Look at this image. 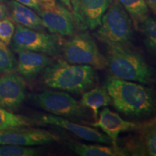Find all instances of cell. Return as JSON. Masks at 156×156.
I'll list each match as a JSON object with an SVG mask.
<instances>
[{"mask_svg":"<svg viewBox=\"0 0 156 156\" xmlns=\"http://www.w3.org/2000/svg\"><path fill=\"white\" fill-rule=\"evenodd\" d=\"M104 87L110 95L113 106L122 114L145 116L155 109V93L145 85L112 76L107 78Z\"/></svg>","mask_w":156,"mask_h":156,"instance_id":"6da1fadb","label":"cell"},{"mask_svg":"<svg viewBox=\"0 0 156 156\" xmlns=\"http://www.w3.org/2000/svg\"><path fill=\"white\" fill-rule=\"evenodd\" d=\"M97 80L95 69L86 64H75L65 60L51 62L43 70L42 81L51 88L83 93L92 88Z\"/></svg>","mask_w":156,"mask_h":156,"instance_id":"7a4b0ae2","label":"cell"},{"mask_svg":"<svg viewBox=\"0 0 156 156\" xmlns=\"http://www.w3.org/2000/svg\"><path fill=\"white\" fill-rule=\"evenodd\" d=\"M107 67L113 77L146 85L151 83L153 70L142 54L128 46L108 47Z\"/></svg>","mask_w":156,"mask_h":156,"instance_id":"3957f363","label":"cell"},{"mask_svg":"<svg viewBox=\"0 0 156 156\" xmlns=\"http://www.w3.org/2000/svg\"><path fill=\"white\" fill-rule=\"evenodd\" d=\"M133 23L118 0H113L101 18L95 36L109 46H128L133 37Z\"/></svg>","mask_w":156,"mask_h":156,"instance_id":"277c9868","label":"cell"},{"mask_svg":"<svg viewBox=\"0 0 156 156\" xmlns=\"http://www.w3.org/2000/svg\"><path fill=\"white\" fill-rule=\"evenodd\" d=\"M65 61L75 64H86L95 69L107 67V58L101 53L94 38L86 30L76 34L62 46Z\"/></svg>","mask_w":156,"mask_h":156,"instance_id":"5b68a950","label":"cell"},{"mask_svg":"<svg viewBox=\"0 0 156 156\" xmlns=\"http://www.w3.org/2000/svg\"><path fill=\"white\" fill-rule=\"evenodd\" d=\"M11 47L14 51H30L50 56H57L62 51L61 40L57 35L48 34L17 25Z\"/></svg>","mask_w":156,"mask_h":156,"instance_id":"8992f818","label":"cell"},{"mask_svg":"<svg viewBox=\"0 0 156 156\" xmlns=\"http://www.w3.org/2000/svg\"><path fill=\"white\" fill-rule=\"evenodd\" d=\"M29 98L41 108L55 116L68 118L86 116L85 107L64 91L45 90L30 94Z\"/></svg>","mask_w":156,"mask_h":156,"instance_id":"52a82bcc","label":"cell"},{"mask_svg":"<svg viewBox=\"0 0 156 156\" xmlns=\"http://www.w3.org/2000/svg\"><path fill=\"white\" fill-rule=\"evenodd\" d=\"M38 14L45 28L54 34L72 36L75 34L76 24L73 13L67 7L55 1L39 4Z\"/></svg>","mask_w":156,"mask_h":156,"instance_id":"ba28073f","label":"cell"},{"mask_svg":"<svg viewBox=\"0 0 156 156\" xmlns=\"http://www.w3.org/2000/svg\"><path fill=\"white\" fill-rule=\"evenodd\" d=\"M113 0H71L76 27L80 30H93L101 24V18Z\"/></svg>","mask_w":156,"mask_h":156,"instance_id":"9c48e42d","label":"cell"},{"mask_svg":"<svg viewBox=\"0 0 156 156\" xmlns=\"http://www.w3.org/2000/svg\"><path fill=\"white\" fill-rule=\"evenodd\" d=\"M57 135L41 129L17 127L0 131V145H15L31 147L57 142Z\"/></svg>","mask_w":156,"mask_h":156,"instance_id":"30bf717a","label":"cell"},{"mask_svg":"<svg viewBox=\"0 0 156 156\" xmlns=\"http://www.w3.org/2000/svg\"><path fill=\"white\" fill-rule=\"evenodd\" d=\"M26 83L19 74L13 72L3 73L0 77V107L16 109L25 101Z\"/></svg>","mask_w":156,"mask_h":156,"instance_id":"8fae6325","label":"cell"},{"mask_svg":"<svg viewBox=\"0 0 156 156\" xmlns=\"http://www.w3.org/2000/svg\"><path fill=\"white\" fill-rule=\"evenodd\" d=\"M38 121L43 124H49L64 129L75 134L82 140L97 143L112 145L109 137L106 134L101 133L95 129L85 125L77 124L71 121L62 118V116H55L53 114L41 115L38 117Z\"/></svg>","mask_w":156,"mask_h":156,"instance_id":"7c38bea8","label":"cell"},{"mask_svg":"<svg viewBox=\"0 0 156 156\" xmlns=\"http://www.w3.org/2000/svg\"><path fill=\"white\" fill-rule=\"evenodd\" d=\"M99 118L92 123L91 126L100 128L108 136L112 145L116 147L118 137L120 133L131 131L138 128L135 123L124 120L119 114L112 112L108 108L105 107L99 113Z\"/></svg>","mask_w":156,"mask_h":156,"instance_id":"4fadbf2b","label":"cell"},{"mask_svg":"<svg viewBox=\"0 0 156 156\" xmlns=\"http://www.w3.org/2000/svg\"><path fill=\"white\" fill-rule=\"evenodd\" d=\"M18 53L17 61V72L25 80L30 81L34 80L41 72L52 62L49 56L30 51H21Z\"/></svg>","mask_w":156,"mask_h":156,"instance_id":"5bb4252c","label":"cell"},{"mask_svg":"<svg viewBox=\"0 0 156 156\" xmlns=\"http://www.w3.org/2000/svg\"><path fill=\"white\" fill-rule=\"evenodd\" d=\"M9 6L11 8V17L17 24L33 30L40 31L44 30L45 27L41 17L30 7L17 1L10 2Z\"/></svg>","mask_w":156,"mask_h":156,"instance_id":"9a60e30c","label":"cell"},{"mask_svg":"<svg viewBox=\"0 0 156 156\" xmlns=\"http://www.w3.org/2000/svg\"><path fill=\"white\" fill-rule=\"evenodd\" d=\"M69 147L80 156H125L129 155V151L118 146H106L101 145L72 142Z\"/></svg>","mask_w":156,"mask_h":156,"instance_id":"2e32d148","label":"cell"},{"mask_svg":"<svg viewBox=\"0 0 156 156\" xmlns=\"http://www.w3.org/2000/svg\"><path fill=\"white\" fill-rule=\"evenodd\" d=\"M80 103L85 108H90L93 113L95 121L98 118L99 109L112 103V99L105 87H95L83 93Z\"/></svg>","mask_w":156,"mask_h":156,"instance_id":"e0dca14e","label":"cell"},{"mask_svg":"<svg viewBox=\"0 0 156 156\" xmlns=\"http://www.w3.org/2000/svg\"><path fill=\"white\" fill-rule=\"evenodd\" d=\"M131 17L136 30L149 16V8L145 0H118Z\"/></svg>","mask_w":156,"mask_h":156,"instance_id":"ac0fdd59","label":"cell"},{"mask_svg":"<svg viewBox=\"0 0 156 156\" xmlns=\"http://www.w3.org/2000/svg\"><path fill=\"white\" fill-rule=\"evenodd\" d=\"M34 124V121L28 117L13 114L0 107V131L17 127H26Z\"/></svg>","mask_w":156,"mask_h":156,"instance_id":"d6986e66","label":"cell"},{"mask_svg":"<svg viewBox=\"0 0 156 156\" xmlns=\"http://www.w3.org/2000/svg\"><path fill=\"white\" fill-rule=\"evenodd\" d=\"M139 28L144 37V43L147 48L156 54V19L148 16L140 25Z\"/></svg>","mask_w":156,"mask_h":156,"instance_id":"ffe728a7","label":"cell"},{"mask_svg":"<svg viewBox=\"0 0 156 156\" xmlns=\"http://www.w3.org/2000/svg\"><path fill=\"white\" fill-rule=\"evenodd\" d=\"M16 65L17 61L14 54L7 45L0 41V73L13 72Z\"/></svg>","mask_w":156,"mask_h":156,"instance_id":"44dd1931","label":"cell"},{"mask_svg":"<svg viewBox=\"0 0 156 156\" xmlns=\"http://www.w3.org/2000/svg\"><path fill=\"white\" fill-rule=\"evenodd\" d=\"M39 150L25 146L15 145H0V156H34L39 153Z\"/></svg>","mask_w":156,"mask_h":156,"instance_id":"7402d4cb","label":"cell"},{"mask_svg":"<svg viewBox=\"0 0 156 156\" xmlns=\"http://www.w3.org/2000/svg\"><path fill=\"white\" fill-rule=\"evenodd\" d=\"M145 130V145L147 154L156 156V122L150 121L143 125Z\"/></svg>","mask_w":156,"mask_h":156,"instance_id":"603a6c76","label":"cell"},{"mask_svg":"<svg viewBox=\"0 0 156 156\" xmlns=\"http://www.w3.org/2000/svg\"><path fill=\"white\" fill-rule=\"evenodd\" d=\"M15 31L13 22L8 18L0 20V41L9 46L11 44Z\"/></svg>","mask_w":156,"mask_h":156,"instance_id":"cb8c5ba5","label":"cell"},{"mask_svg":"<svg viewBox=\"0 0 156 156\" xmlns=\"http://www.w3.org/2000/svg\"><path fill=\"white\" fill-rule=\"evenodd\" d=\"M17 2L22 4V5L30 7L31 9H34L35 10L38 11L40 7V5L36 0H15Z\"/></svg>","mask_w":156,"mask_h":156,"instance_id":"d4e9b609","label":"cell"},{"mask_svg":"<svg viewBox=\"0 0 156 156\" xmlns=\"http://www.w3.org/2000/svg\"><path fill=\"white\" fill-rule=\"evenodd\" d=\"M8 14L9 11L7 6L4 3L0 2V20L6 18V17L8 16Z\"/></svg>","mask_w":156,"mask_h":156,"instance_id":"484cf974","label":"cell"},{"mask_svg":"<svg viewBox=\"0 0 156 156\" xmlns=\"http://www.w3.org/2000/svg\"><path fill=\"white\" fill-rule=\"evenodd\" d=\"M148 8L151 9L154 12L156 13V0H145Z\"/></svg>","mask_w":156,"mask_h":156,"instance_id":"4316f807","label":"cell"},{"mask_svg":"<svg viewBox=\"0 0 156 156\" xmlns=\"http://www.w3.org/2000/svg\"><path fill=\"white\" fill-rule=\"evenodd\" d=\"M61 2L66 7H67L68 9L72 10V6H71V0H60Z\"/></svg>","mask_w":156,"mask_h":156,"instance_id":"83f0119b","label":"cell"},{"mask_svg":"<svg viewBox=\"0 0 156 156\" xmlns=\"http://www.w3.org/2000/svg\"><path fill=\"white\" fill-rule=\"evenodd\" d=\"M37 2L39 4L41 3H46V2H52V1H55V0H36Z\"/></svg>","mask_w":156,"mask_h":156,"instance_id":"f1b7e54d","label":"cell"},{"mask_svg":"<svg viewBox=\"0 0 156 156\" xmlns=\"http://www.w3.org/2000/svg\"><path fill=\"white\" fill-rule=\"evenodd\" d=\"M152 120H153V121H155V122H156V117H155V118H154L153 119H152Z\"/></svg>","mask_w":156,"mask_h":156,"instance_id":"f546056e","label":"cell"},{"mask_svg":"<svg viewBox=\"0 0 156 156\" xmlns=\"http://www.w3.org/2000/svg\"><path fill=\"white\" fill-rule=\"evenodd\" d=\"M0 1H4V0H0Z\"/></svg>","mask_w":156,"mask_h":156,"instance_id":"4dcf8cb0","label":"cell"}]
</instances>
